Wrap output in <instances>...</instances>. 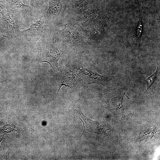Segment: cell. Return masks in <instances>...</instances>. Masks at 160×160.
<instances>
[{
  "label": "cell",
  "instance_id": "13",
  "mask_svg": "<svg viewBox=\"0 0 160 160\" xmlns=\"http://www.w3.org/2000/svg\"><path fill=\"white\" fill-rule=\"evenodd\" d=\"M1 32V28L0 27V33Z\"/></svg>",
  "mask_w": 160,
  "mask_h": 160
},
{
  "label": "cell",
  "instance_id": "9",
  "mask_svg": "<svg viewBox=\"0 0 160 160\" xmlns=\"http://www.w3.org/2000/svg\"><path fill=\"white\" fill-rule=\"evenodd\" d=\"M30 6L34 8H39L44 6V0H31Z\"/></svg>",
  "mask_w": 160,
  "mask_h": 160
},
{
  "label": "cell",
  "instance_id": "8",
  "mask_svg": "<svg viewBox=\"0 0 160 160\" xmlns=\"http://www.w3.org/2000/svg\"><path fill=\"white\" fill-rule=\"evenodd\" d=\"M155 55L157 62V69L156 71L153 74L145 79V80L147 84V89L144 92H145L148 89L150 88L153 84L154 82L156 79L158 72L159 71V65L158 62L156 55Z\"/></svg>",
  "mask_w": 160,
  "mask_h": 160
},
{
  "label": "cell",
  "instance_id": "10",
  "mask_svg": "<svg viewBox=\"0 0 160 160\" xmlns=\"http://www.w3.org/2000/svg\"><path fill=\"white\" fill-rule=\"evenodd\" d=\"M7 12L2 0H0V13L3 16H4Z\"/></svg>",
  "mask_w": 160,
  "mask_h": 160
},
{
  "label": "cell",
  "instance_id": "15",
  "mask_svg": "<svg viewBox=\"0 0 160 160\" xmlns=\"http://www.w3.org/2000/svg\"><path fill=\"white\" fill-rule=\"evenodd\" d=\"M21 0L22 1V0Z\"/></svg>",
  "mask_w": 160,
  "mask_h": 160
},
{
  "label": "cell",
  "instance_id": "1",
  "mask_svg": "<svg viewBox=\"0 0 160 160\" xmlns=\"http://www.w3.org/2000/svg\"><path fill=\"white\" fill-rule=\"evenodd\" d=\"M127 90L126 88L123 87L102 95L104 107L112 112L119 123L125 120L123 102Z\"/></svg>",
  "mask_w": 160,
  "mask_h": 160
},
{
  "label": "cell",
  "instance_id": "4",
  "mask_svg": "<svg viewBox=\"0 0 160 160\" xmlns=\"http://www.w3.org/2000/svg\"><path fill=\"white\" fill-rule=\"evenodd\" d=\"M7 11L13 16L32 11L31 6L23 4L21 0H2Z\"/></svg>",
  "mask_w": 160,
  "mask_h": 160
},
{
  "label": "cell",
  "instance_id": "11",
  "mask_svg": "<svg viewBox=\"0 0 160 160\" xmlns=\"http://www.w3.org/2000/svg\"><path fill=\"white\" fill-rule=\"evenodd\" d=\"M2 129L4 131L7 133L11 132L13 130V128L8 125L4 126L2 128Z\"/></svg>",
  "mask_w": 160,
  "mask_h": 160
},
{
  "label": "cell",
  "instance_id": "6",
  "mask_svg": "<svg viewBox=\"0 0 160 160\" xmlns=\"http://www.w3.org/2000/svg\"><path fill=\"white\" fill-rule=\"evenodd\" d=\"M60 10L59 3L55 0H49L48 9L47 12L48 16L56 15Z\"/></svg>",
  "mask_w": 160,
  "mask_h": 160
},
{
  "label": "cell",
  "instance_id": "2",
  "mask_svg": "<svg viewBox=\"0 0 160 160\" xmlns=\"http://www.w3.org/2000/svg\"><path fill=\"white\" fill-rule=\"evenodd\" d=\"M38 54L35 61L40 63L46 62L49 63L55 73L59 71L58 61L63 52L60 48L54 43L45 45L39 43L37 48Z\"/></svg>",
  "mask_w": 160,
  "mask_h": 160
},
{
  "label": "cell",
  "instance_id": "14",
  "mask_svg": "<svg viewBox=\"0 0 160 160\" xmlns=\"http://www.w3.org/2000/svg\"><path fill=\"white\" fill-rule=\"evenodd\" d=\"M143 0H142V4H143Z\"/></svg>",
  "mask_w": 160,
  "mask_h": 160
},
{
  "label": "cell",
  "instance_id": "5",
  "mask_svg": "<svg viewBox=\"0 0 160 160\" xmlns=\"http://www.w3.org/2000/svg\"><path fill=\"white\" fill-rule=\"evenodd\" d=\"M47 25L45 24L41 20L37 21L34 23H32V24L30 28L28 29L23 31H20L21 33L25 34L27 36H33L41 31Z\"/></svg>",
  "mask_w": 160,
  "mask_h": 160
},
{
  "label": "cell",
  "instance_id": "7",
  "mask_svg": "<svg viewBox=\"0 0 160 160\" xmlns=\"http://www.w3.org/2000/svg\"><path fill=\"white\" fill-rule=\"evenodd\" d=\"M143 25L141 17L139 18L136 29V48L137 50L138 49L140 46L141 42V38L143 31Z\"/></svg>",
  "mask_w": 160,
  "mask_h": 160
},
{
  "label": "cell",
  "instance_id": "3",
  "mask_svg": "<svg viewBox=\"0 0 160 160\" xmlns=\"http://www.w3.org/2000/svg\"><path fill=\"white\" fill-rule=\"evenodd\" d=\"M1 20V32L4 34V36L12 38L18 36L21 33L18 25L11 17L8 12L2 16Z\"/></svg>",
  "mask_w": 160,
  "mask_h": 160
},
{
  "label": "cell",
  "instance_id": "12",
  "mask_svg": "<svg viewBox=\"0 0 160 160\" xmlns=\"http://www.w3.org/2000/svg\"><path fill=\"white\" fill-rule=\"evenodd\" d=\"M4 76L3 72L2 71L1 66L0 65V88L3 86L4 80Z\"/></svg>",
  "mask_w": 160,
  "mask_h": 160
}]
</instances>
